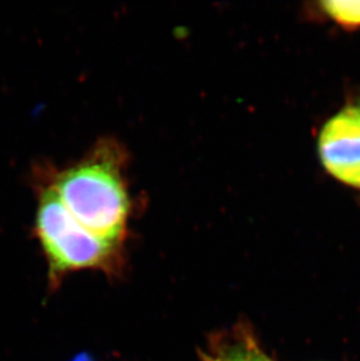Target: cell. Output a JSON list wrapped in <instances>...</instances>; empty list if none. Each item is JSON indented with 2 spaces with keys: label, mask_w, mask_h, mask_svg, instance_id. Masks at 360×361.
<instances>
[{
  "label": "cell",
  "mask_w": 360,
  "mask_h": 361,
  "mask_svg": "<svg viewBox=\"0 0 360 361\" xmlns=\"http://www.w3.org/2000/svg\"><path fill=\"white\" fill-rule=\"evenodd\" d=\"M126 152L103 140L85 157L62 170L44 169V181L69 213L90 232L124 243L133 200L126 177Z\"/></svg>",
  "instance_id": "1"
},
{
  "label": "cell",
  "mask_w": 360,
  "mask_h": 361,
  "mask_svg": "<svg viewBox=\"0 0 360 361\" xmlns=\"http://www.w3.org/2000/svg\"><path fill=\"white\" fill-rule=\"evenodd\" d=\"M35 234L49 267V281L58 284L73 271H112L121 263L123 243L109 241L81 225L44 181L37 185Z\"/></svg>",
  "instance_id": "2"
},
{
  "label": "cell",
  "mask_w": 360,
  "mask_h": 361,
  "mask_svg": "<svg viewBox=\"0 0 360 361\" xmlns=\"http://www.w3.org/2000/svg\"><path fill=\"white\" fill-rule=\"evenodd\" d=\"M317 150L331 177L360 188V116L354 104L345 106L324 124Z\"/></svg>",
  "instance_id": "3"
},
{
  "label": "cell",
  "mask_w": 360,
  "mask_h": 361,
  "mask_svg": "<svg viewBox=\"0 0 360 361\" xmlns=\"http://www.w3.org/2000/svg\"><path fill=\"white\" fill-rule=\"evenodd\" d=\"M204 361H272L262 351L248 327L236 326L211 341Z\"/></svg>",
  "instance_id": "4"
},
{
  "label": "cell",
  "mask_w": 360,
  "mask_h": 361,
  "mask_svg": "<svg viewBox=\"0 0 360 361\" xmlns=\"http://www.w3.org/2000/svg\"><path fill=\"white\" fill-rule=\"evenodd\" d=\"M318 6L320 12L340 27L347 30L360 28V1L330 0L322 1Z\"/></svg>",
  "instance_id": "5"
},
{
  "label": "cell",
  "mask_w": 360,
  "mask_h": 361,
  "mask_svg": "<svg viewBox=\"0 0 360 361\" xmlns=\"http://www.w3.org/2000/svg\"><path fill=\"white\" fill-rule=\"evenodd\" d=\"M354 106H356V109H357L358 114H359L360 116V101L359 102L356 103V104H354Z\"/></svg>",
  "instance_id": "6"
}]
</instances>
